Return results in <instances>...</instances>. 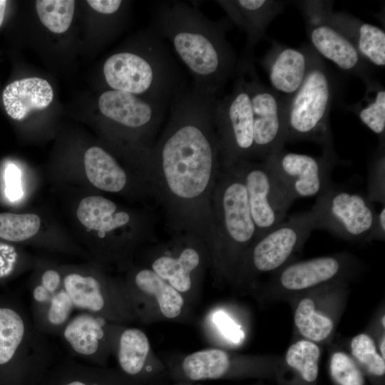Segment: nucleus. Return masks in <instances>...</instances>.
I'll use <instances>...</instances> for the list:
<instances>
[{"mask_svg":"<svg viewBox=\"0 0 385 385\" xmlns=\"http://www.w3.org/2000/svg\"><path fill=\"white\" fill-rule=\"evenodd\" d=\"M385 234V208H381L379 212L376 213V217L373 229L368 239H384Z\"/></svg>","mask_w":385,"mask_h":385,"instance_id":"nucleus-39","label":"nucleus"},{"mask_svg":"<svg viewBox=\"0 0 385 385\" xmlns=\"http://www.w3.org/2000/svg\"><path fill=\"white\" fill-rule=\"evenodd\" d=\"M226 12L228 19L247 35L244 52L238 66L252 64L256 43L263 37L272 19L280 13L284 4L267 0L216 1Z\"/></svg>","mask_w":385,"mask_h":385,"instance_id":"nucleus-13","label":"nucleus"},{"mask_svg":"<svg viewBox=\"0 0 385 385\" xmlns=\"http://www.w3.org/2000/svg\"><path fill=\"white\" fill-rule=\"evenodd\" d=\"M36 11L41 23L51 31L61 34L69 28L74 13L73 0H38Z\"/></svg>","mask_w":385,"mask_h":385,"instance_id":"nucleus-30","label":"nucleus"},{"mask_svg":"<svg viewBox=\"0 0 385 385\" xmlns=\"http://www.w3.org/2000/svg\"><path fill=\"white\" fill-rule=\"evenodd\" d=\"M351 347L353 355L369 372L376 376L384 374V359L377 353L374 342L369 336L365 334L356 336L351 341Z\"/></svg>","mask_w":385,"mask_h":385,"instance_id":"nucleus-33","label":"nucleus"},{"mask_svg":"<svg viewBox=\"0 0 385 385\" xmlns=\"http://www.w3.org/2000/svg\"><path fill=\"white\" fill-rule=\"evenodd\" d=\"M7 1L0 0V27L3 23Z\"/></svg>","mask_w":385,"mask_h":385,"instance_id":"nucleus-40","label":"nucleus"},{"mask_svg":"<svg viewBox=\"0 0 385 385\" xmlns=\"http://www.w3.org/2000/svg\"><path fill=\"white\" fill-rule=\"evenodd\" d=\"M168 105L123 91L108 90L98 99L101 114L127 128L150 130L162 120Z\"/></svg>","mask_w":385,"mask_h":385,"instance_id":"nucleus-12","label":"nucleus"},{"mask_svg":"<svg viewBox=\"0 0 385 385\" xmlns=\"http://www.w3.org/2000/svg\"><path fill=\"white\" fill-rule=\"evenodd\" d=\"M106 319L86 312L72 315L59 336L68 356L91 364L99 359L106 337Z\"/></svg>","mask_w":385,"mask_h":385,"instance_id":"nucleus-16","label":"nucleus"},{"mask_svg":"<svg viewBox=\"0 0 385 385\" xmlns=\"http://www.w3.org/2000/svg\"><path fill=\"white\" fill-rule=\"evenodd\" d=\"M200 257L193 249L184 250L178 259L161 257L153 264V271L164 280H168L174 289L186 292L191 287L190 272L199 264Z\"/></svg>","mask_w":385,"mask_h":385,"instance_id":"nucleus-24","label":"nucleus"},{"mask_svg":"<svg viewBox=\"0 0 385 385\" xmlns=\"http://www.w3.org/2000/svg\"><path fill=\"white\" fill-rule=\"evenodd\" d=\"M83 160L86 176L93 185L113 192L124 188L126 174L107 151L98 146H93L86 151Z\"/></svg>","mask_w":385,"mask_h":385,"instance_id":"nucleus-21","label":"nucleus"},{"mask_svg":"<svg viewBox=\"0 0 385 385\" xmlns=\"http://www.w3.org/2000/svg\"><path fill=\"white\" fill-rule=\"evenodd\" d=\"M364 98L354 106V112L361 122L384 143L385 134V89L376 81L366 82Z\"/></svg>","mask_w":385,"mask_h":385,"instance_id":"nucleus-25","label":"nucleus"},{"mask_svg":"<svg viewBox=\"0 0 385 385\" xmlns=\"http://www.w3.org/2000/svg\"><path fill=\"white\" fill-rule=\"evenodd\" d=\"M309 211L317 229L352 240L369 238L377 213L366 195L336 187L317 196Z\"/></svg>","mask_w":385,"mask_h":385,"instance_id":"nucleus-6","label":"nucleus"},{"mask_svg":"<svg viewBox=\"0 0 385 385\" xmlns=\"http://www.w3.org/2000/svg\"><path fill=\"white\" fill-rule=\"evenodd\" d=\"M316 229L310 211L292 215L260 237L252 250L255 267L260 272L279 267Z\"/></svg>","mask_w":385,"mask_h":385,"instance_id":"nucleus-10","label":"nucleus"},{"mask_svg":"<svg viewBox=\"0 0 385 385\" xmlns=\"http://www.w3.org/2000/svg\"><path fill=\"white\" fill-rule=\"evenodd\" d=\"M149 342L146 335L138 329L124 330L119 338L118 359L123 372L136 375L142 370L148 351Z\"/></svg>","mask_w":385,"mask_h":385,"instance_id":"nucleus-27","label":"nucleus"},{"mask_svg":"<svg viewBox=\"0 0 385 385\" xmlns=\"http://www.w3.org/2000/svg\"><path fill=\"white\" fill-rule=\"evenodd\" d=\"M309 38L315 52L342 71L369 81L368 63L355 46L340 31L320 21H309Z\"/></svg>","mask_w":385,"mask_h":385,"instance_id":"nucleus-15","label":"nucleus"},{"mask_svg":"<svg viewBox=\"0 0 385 385\" xmlns=\"http://www.w3.org/2000/svg\"><path fill=\"white\" fill-rule=\"evenodd\" d=\"M230 366L229 357L220 349H212L195 352L183 362V369L192 380L218 379Z\"/></svg>","mask_w":385,"mask_h":385,"instance_id":"nucleus-28","label":"nucleus"},{"mask_svg":"<svg viewBox=\"0 0 385 385\" xmlns=\"http://www.w3.org/2000/svg\"><path fill=\"white\" fill-rule=\"evenodd\" d=\"M222 197L225 232L233 242L243 245L256 235L248 204L245 186L242 179H231Z\"/></svg>","mask_w":385,"mask_h":385,"instance_id":"nucleus-18","label":"nucleus"},{"mask_svg":"<svg viewBox=\"0 0 385 385\" xmlns=\"http://www.w3.org/2000/svg\"><path fill=\"white\" fill-rule=\"evenodd\" d=\"M214 322L220 332L231 342L238 343L243 339L244 333L240 327L225 312H217L214 315Z\"/></svg>","mask_w":385,"mask_h":385,"instance_id":"nucleus-36","label":"nucleus"},{"mask_svg":"<svg viewBox=\"0 0 385 385\" xmlns=\"http://www.w3.org/2000/svg\"><path fill=\"white\" fill-rule=\"evenodd\" d=\"M384 344H385V340H384V337L383 339L381 340V344H380V350H381V354H382V358H384V359L385 357Z\"/></svg>","mask_w":385,"mask_h":385,"instance_id":"nucleus-41","label":"nucleus"},{"mask_svg":"<svg viewBox=\"0 0 385 385\" xmlns=\"http://www.w3.org/2000/svg\"><path fill=\"white\" fill-rule=\"evenodd\" d=\"M53 97L50 83L40 78H27L9 84L3 92V103L8 115L22 120L35 110L48 107Z\"/></svg>","mask_w":385,"mask_h":385,"instance_id":"nucleus-19","label":"nucleus"},{"mask_svg":"<svg viewBox=\"0 0 385 385\" xmlns=\"http://www.w3.org/2000/svg\"><path fill=\"white\" fill-rule=\"evenodd\" d=\"M4 178L7 197L11 201L19 200L22 195L20 170L14 164L10 163L7 165L5 169Z\"/></svg>","mask_w":385,"mask_h":385,"instance_id":"nucleus-37","label":"nucleus"},{"mask_svg":"<svg viewBox=\"0 0 385 385\" xmlns=\"http://www.w3.org/2000/svg\"><path fill=\"white\" fill-rule=\"evenodd\" d=\"M217 101L216 95L186 85L170 104L160 157L168 185L180 197H195L208 185L216 153L210 130Z\"/></svg>","mask_w":385,"mask_h":385,"instance_id":"nucleus-2","label":"nucleus"},{"mask_svg":"<svg viewBox=\"0 0 385 385\" xmlns=\"http://www.w3.org/2000/svg\"><path fill=\"white\" fill-rule=\"evenodd\" d=\"M111 88L168 105L187 85L168 44L151 29L142 37L137 51L109 56L103 67Z\"/></svg>","mask_w":385,"mask_h":385,"instance_id":"nucleus-3","label":"nucleus"},{"mask_svg":"<svg viewBox=\"0 0 385 385\" xmlns=\"http://www.w3.org/2000/svg\"><path fill=\"white\" fill-rule=\"evenodd\" d=\"M135 282L140 291L156 297L160 311L165 317L174 318L180 314L183 305L181 295L154 271H140L135 275Z\"/></svg>","mask_w":385,"mask_h":385,"instance_id":"nucleus-26","label":"nucleus"},{"mask_svg":"<svg viewBox=\"0 0 385 385\" xmlns=\"http://www.w3.org/2000/svg\"><path fill=\"white\" fill-rule=\"evenodd\" d=\"M231 26L228 19L211 20L181 1H160L151 8L150 29L188 68L192 86L216 96L237 73L238 61L226 38Z\"/></svg>","mask_w":385,"mask_h":385,"instance_id":"nucleus-1","label":"nucleus"},{"mask_svg":"<svg viewBox=\"0 0 385 385\" xmlns=\"http://www.w3.org/2000/svg\"><path fill=\"white\" fill-rule=\"evenodd\" d=\"M116 209V205L106 197L89 196L80 202L76 214L86 228L106 232L125 225L130 220L127 212H115Z\"/></svg>","mask_w":385,"mask_h":385,"instance_id":"nucleus-23","label":"nucleus"},{"mask_svg":"<svg viewBox=\"0 0 385 385\" xmlns=\"http://www.w3.org/2000/svg\"><path fill=\"white\" fill-rule=\"evenodd\" d=\"M232 91L217 99L214 122L221 133V145L230 163L253 154V114L247 78L239 70Z\"/></svg>","mask_w":385,"mask_h":385,"instance_id":"nucleus-7","label":"nucleus"},{"mask_svg":"<svg viewBox=\"0 0 385 385\" xmlns=\"http://www.w3.org/2000/svg\"><path fill=\"white\" fill-rule=\"evenodd\" d=\"M247 71L253 114V155L265 159L284 148L287 143L284 102L282 96L260 81L253 65Z\"/></svg>","mask_w":385,"mask_h":385,"instance_id":"nucleus-9","label":"nucleus"},{"mask_svg":"<svg viewBox=\"0 0 385 385\" xmlns=\"http://www.w3.org/2000/svg\"><path fill=\"white\" fill-rule=\"evenodd\" d=\"M330 372L339 385H363V376L354 362L346 354L337 352L330 362Z\"/></svg>","mask_w":385,"mask_h":385,"instance_id":"nucleus-34","label":"nucleus"},{"mask_svg":"<svg viewBox=\"0 0 385 385\" xmlns=\"http://www.w3.org/2000/svg\"><path fill=\"white\" fill-rule=\"evenodd\" d=\"M306 14L309 21L325 22L343 34L369 63L385 66V32L381 28L364 23L345 14L332 13L324 3L308 2Z\"/></svg>","mask_w":385,"mask_h":385,"instance_id":"nucleus-11","label":"nucleus"},{"mask_svg":"<svg viewBox=\"0 0 385 385\" xmlns=\"http://www.w3.org/2000/svg\"><path fill=\"white\" fill-rule=\"evenodd\" d=\"M383 324L384 326V317H383Z\"/></svg>","mask_w":385,"mask_h":385,"instance_id":"nucleus-42","label":"nucleus"},{"mask_svg":"<svg viewBox=\"0 0 385 385\" xmlns=\"http://www.w3.org/2000/svg\"><path fill=\"white\" fill-rule=\"evenodd\" d=\"M40 217L36 214L0 213V237L21 242L34 237L39 230Z\"/></svg>","mask_w":385,"mask_h":385,"instance_id":"nucleus-31","label":"nucleus"},{"mask_svg":"<svg viewBox=\"0 0 385 385\" xmlns=\"http://www.w3.org/2000/svg\"><path fill=\"white\" fill-rule=\"evenodd\" d=\"M294 322L304 337L316 342L327 338L333 329L332 321L317 312L314 302L309 298L303 299L298 304Z\"/></svg>","mask_w":385,"mask_h":385,"instance_id":"nucleus-29","label":"nucleus"},{"mask_svg":"<svg viewBox=\"0 0 385 385\" xmlns=\"http://www.w3.org/2000/svg\"><path fill=\"white\" fill-rule=\"evenodd\" d=\"M107 375L68 356L58 358L39 385H108Z\"/></svg>","mask_w":385,"mask_h":385,"instance_id":"nucleus-22","label":"nucleus"},{"mask_svg":"<svg viewBox=\"0 0 385 385\" xmlns=\"http://www.w3.org/2000/svg\"><path fill=\"white\" fill-rule=\"evenodd\" d=\"M319 347L312 342L302 340L292 344L286 354V361L297 369L302 378L314 381L318 375Z\"/></svg>","mask_w":385,"mask_h":385,"instance_id":"nucleus-32","label":"nucleus"},{"mask_svg":"<svg viewBox=\"0 0 385 385\" xmlns=\"http://www.w3.org/2000/svg\"><path fill=\"white\" fill-rule=\"evenodd\" d=\"M342 268V262L337 257H317L287 267L279 279L282 286L287 289H304L333 279Z\"/></svg>","mask_w":385,"mask_h":385,"instance_id":"nucleus-20","label":"nucleus"},{"mask_svg":"<svg viewBox=\"0 0 385 385\" xmlns=\"http://www.w3.org/2000/svg\"><path fill=\"white\" fill-rule=\"evenodd\" d=\"M381 145L379 151L373 160L368 176L369 199L372 202L384 203V151Z\"/></svg>","mask_w":385,"mask_h":385,"instance_id":"nucleus-35","label":"nucleus"},{"mask_svg":"<svg viewBox=\"0 0 385 385\" xmlns=\"http://www.w3.org/2000/svg\"><path fill=\"white\" fill-rule=\"evenodd\" d=\"M87 3L99 14H113L120 10L123 2L120 0H88Z\"/></svg>","mask_w":385,"mask_h":385,"instance_id":"nucleus-38","label":"nucleus"},{"mask_svg":"<svg viewBox=\"0 0 385 385\" xmlns=\"http://www.w3.org/2000/svg\"><path fill=\"white\" fill-rule=\"evenodd\" d=\"M74 309L63 287L48 289L36 282L31 287V317L36 329L47 337L59 336Z\"/></svg>","mask_w":385,"mask_h":385,"instance_id":"nucleus-17","label":"nucleus"},{"mask_svg":"<svg viewBox=\"0 0 385 385\" xmlns=\"http://www.w3.org/2000/svg\"><path fill=\"white\" fill-rule=\"evenodd\" d=\"M309 48L298 49L274 43L262 58L272 90L283 98L301 86L309 66Z\"/></svg>","mask_w":385,"mask_h":385,"instance_id":"nucleus-14","label":"nucleus"},{"mask_svg":"<svg viewBox=\"0 0 385 385\" xmlns=\"http://www.w3.org/2000/svg\"><path fill=\"white\" fill-rule=\"evenodd\" d=\"M240 161L251 216L260 237L284 220L294 201L264 163L245 165L244 160Z\"/></svg>","mask_w":385,"mask_h":385,"instance_id":"nucleus-8","label":"nucleus"},{"mask_svg":"<svg viewBox=\"0 0 385 385\" xmlns=\"http://www.w3.org/2000/svg\"><path fill=\"white\" fill-rule=\"evenodd\" d=\"M263 163L293 201L319 196L335 187L331 179L332 170L337 163L335 152L322 151L320 156L314 157L282 148Z\"/></svg>","mask_w":385,"mask_h":385,"instance_id":"nucleus-5","label":"nucleus"},{"mask_svg":"<svg viewBox=\"0 0 385 385\" xmlns=\"http://www.w3.org/2000/svg\"><path fill=\"white\" fill-rule=\"evenodd\" d=\"M309 66L299 89L283 98L286 140L317 143L324 152L334 153L329 115L334 81L327 67L309 47Z\"/></svg>","mask_w":385,"mask_h":385,"instance_id":"nucleus-4","label":"nucleus"}]
</instances>
